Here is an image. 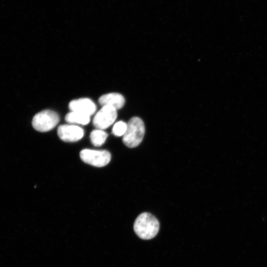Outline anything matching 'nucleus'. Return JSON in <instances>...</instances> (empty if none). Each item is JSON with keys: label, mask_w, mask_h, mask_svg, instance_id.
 Returning a JSON list of instances; mask_svg holds the SVG:
<instances>
[{"label": "nucleus", "mask_w": 267, "mask_h": 267, "mask_svg": "<svg viewBox=\"0 0 267 267\" xmlns=\"http://www.w3.org/2000/svg\"><path fill=\"white\" fill-rule=\"evenodd\" d=\"M159 222L152 214L144 212L136 219L134 229L137 236L142 239L154 238L159 230Z\"/></svg>", "instance_id": "1"}, {"label": "nucleus", "mask_w": 267, "mask_h": 267, "mask_svg": "<svg viewBox=\"0 0 267 267\" xmlns=\"http://www.w3.org/2000/svg\"><path fill=\"white\" fill-rule=\"evenodd\" d=\"M145 133L144 124L139 117L132 118L127 123V130L123 136V141L128 147L137 146L142 141Z\"/></svg>", "instance_id": "2"}, {"label": "nucleus", "mask_w": 267, "mask_h": 267, "mask_svg": "<svg viewBox=\"0 0 267 267\" xmlns=\"http://www.w3.org/2000/svg\"><path fill=\"white\" fill-rule=\"evenodd\" d=\"M58 114L52 110H45L36 114L32 119L33 128L40 132H48L53 129L58 123Z\"/></svg>", "instance_id": "3"}, {"label": "nucleus", "mask_w": 267, "mask_h": 267, "mask_svg": "<svg viewBox=\"0 0 267 267\" xmlns=\"http://www.w3.org/2000/svg\"><path fill=\"white\" fill-rule=\"evenodd\" d=\"M80 156L85 163L97 167L107 165L111 160L110 152L105 150L85 149L81 150Z\"/></svg>", "instance_id": "4"}, {"label": "nucleus", "mask_w": 267, "mask_h": 267, "mask_svg": "<svg viewBox=\"0 0 267 267\" xmlns=\"http://www.w3.org/2000/svg\"><path fill=\"white\" fill-rule=\"evenodd\" d=\"M117 116L116 109L110 106H102L95 115L93 125L97 129H106L113 124Z\"/></svg>", "instance_id": "5"}, {"label": "nucleus", "mask_w": 267, "mask_h": 267, "mask_svg": "<svg viewBox=\"0 0 267 267\" xmlns=\"http://www.w3.org/2000/svg\"><path fill=\"white\" fill-rule=\"evenodd\" d=\"M57 134L59 138L65 142H75L84 136V130L76 125H62L58 127Z\"/></svg>", "instance_id": "6"}, {"label": "nucleus", "mask_w": 267, "mask_h": 267, "mask_svg": "<svg viewBox=\"0 0 267 267\" xmlns=\"http://www.w3.org/2000/svg\"><path fill=\"white\" fill-rule=\"evenodd\" d=\"M69 108L71 111L78 112L89 116L93 115L96 109L95 103L88 98L72 100L69 104Z\"/></svg>", "instance_id": "7"}, {"label": "nucleus", "mask_w": 267, "mask_h": 267, "mask_svg": "<svg viewBox=\"0 0 267 267\" xmlns=\"http://www.w3.org/2000/svg\"><path fill=\"white\" fill-rule=\"evenodd\" d=\"M102 106H110L116 110L121 108L125 104L124 97L119 93H109L101 96L98 99Z\"/></svg>", "instance_id": "8"}, {"label": "nucleus", "mask_w": 267, "mask_h": 267, "mask_svg": "<svg viewBox=\"0 0 267 267\" xmlns=\"http://www.w3.org/2000/svg\"><path fill=\"white\" fill-rule=\"evenodd\" d=\"M65 119L69 123L85 125L89 122L90 116L78 112L71 111L66 114Z\"/></svg>", "instance_id": "9"}, {"label": "nucleus", "mask_w": 267, "mask_h": 267, "mask_svg": "<svg viewBox=\"0 0 267 267\" xmlns=\"http://www.w3.org/2000/svg\"><path fill=\"white\" fill-rule=\"evenodd\" d=\"M108 136V134L100 129L93 130L90 134V141L94 146H100L105 142Z\"/></svg>", "instance_id": "10"}, {"label": "nucleus", "mask_w": 267, "mask_h": 267, "mask_svg": "<svg viewBox=\"0 0 267 267\" xmlns=\"http://www.w3.org/2000/svg\"><path fill=\"white\" fill-rule=\"evenodd\" d=\"M127 128V124L120 121L117 122L113 126L112 133L117 136H123Z\"/></svg>", "instance_id": "11"}]
</instances>
